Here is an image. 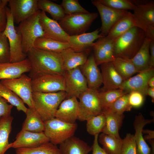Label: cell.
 I'll use <instances>...</instances> for the list:
<instances>
[{
  "mask_svg": "<svg viewBox=\"0 0 154 154\" xmlns=\"http://www.w3.org/2000/svg\"><path fill=\"white\" fill-rule=\"evenodd\" d=\"M27 55L31 66L28 76L31 78L39 74L63 76L65 71L60 53L33 48Z\"/></svg>",
  "mask_w": 154,
  "mask_h": 154,
  "instance_id": "cell-1",
  "label": "cell"
},
{
  "mask_svg": "<svg viewBox=\"0 0 154 154\" xmlns=\"http://www.w3.org/2000/svg\"><path fill=\"white\" fill-rule=\"evenodd\" d=\"M146 37L145 32L141 28L137 27L131 28L115 40V58L131 59L139 50Z\"/></svg>",
  "mask_w": 154,
  "mask_h": 154,
  "instance_id": "cell-2",
  "label": "cell"
},
{
  "mask_svg": "<svg viewBox=\"0 0 154 154\" xmlns=\"http://www.w3.org/2000/svg\"><path fill=\"white\" fill-rule=\"evenodd\" d=\"M66 96L64 91L50 93L33 92L34 109L44 121L50 120L55 117L60 104Z\"/></svg>",
  "mask_w": 154,
  "mask_h": 154,
  "instance_id": "cell-3",
  "label": "cell"
},
{
  "mask_svg": "<svg viewBox=\"0 0 154 154\" xmlns=\"http://www.w3.org/2000/svg\"><path fill=\"white\" fill-rule=\"evenodd\" d=\"M39 10L21 22L15 28L21 35L22 50L26 54L33 48L37 38L44 37V33L40 21Z\"/></svg>",
  "mask_w": 154,
  "mask_h": 154,
  "instance_id": "cell-4",
  "label": "cell"
},
{
  "mask_svg": "<svg viewBox=\"0 0 154 154\" xmlns=\"http://www.w3.org/2000/svg\"><path fill=\"white\" fill-rule=\"evenodd\" d=\"M98 15L90 12L65 15L58 23L69 36L77 35L85 33Z\"/></svg>",
  "mask_w": 154,
  "mask_h": 154,
  "instance_id": "cell-5",
  "label": "cell"
},
{
  "mask_svg": "<svg viewBox=\"0 0 154 154\" xmlns=\"http://www.w3.org/2000/svg\"><path fill=\"white\" fill-rule=\"evenodd\" d=\"M44 133L49 141L56 145L74 136L77 128L76 123H68L55 117L44 121Z\"/></svg>",
  "mask_w": 154,
  "mask_h": 154,
  "instance_id": "cell-6",
  "label": "cell"
},
{
  "mask_svg": "<svg viewBox=\"0 0 154 154\" xmlns=\"http://www.w3.org/2000/svg\"><path fill=\"white\" fill-rule=\"evenodd\" d=\"M78 98L79 100L78 120L87 121L92 117L102 113L98 90L88 88Z\"/></svg>",
  "mask_w": 154,
  "mask_h": 154,
  "instance_id": "cell-7",
  "label": "cell"
},
{
  "mask_svg": "<svg viewBox=\"0 0 154 154\" xmlns=\"http://www.w3.org/2000/svg\"><path fill=\"white\" fill-rule=\"evenodd\" d=\"M6 9L7 22L3 32L9 43L11 55L10 62H20L27 58V54L23 51L21 36L16 29L9 9L7 7Z\"/></svg>",
  "mask_w": 154,
  "mask_h": 154,
  "instance_id": "cell-8",
  "label": "cell"
},
{
  "mask_svg": "<svg viewBox=\"0 0 154 154\" xmlns=\"http://www.w3.org/2000/svg\"><path fill=\"white\" fill-rule=\"evenodd\" d=\"M33 92L50 93L65 91L66 86L63 76L39 74L32 78Z\"/></svg>",
  "mask_w": 154,
  "mask_h": 154,
  "instance_id": "cell-9",
  "label": "cell"
},
{
  "mask_svg": "<svg viewBox=\"0 0 154 154\" xmlns=\"http://www.w3.org/2000/svg\"><path fill=\"white\" fill-rule=\"evenodd\" d=\"M31 80V78L23 74L18 78L2 80L0 82L15 93L29 108L34 109Z\"/></svg>",
  "mask_w": 154,
  "mask_h": 154,
  "instance_id": "cell-10",
  "label": "cell"
},
{
  "mask_svg": "<svg viewBox=\"0 0 154 154\" xmlns=\"http://www.w3.org/2000/svg\"><path fill=\"white\" fill-rule=\"evenodd\" d=\"M133 13L142 25L146 37L154 40V1H150L138 3Z\"/></svg>",
  "mask_w": 154,
  "mask_h": 154,
  "instance_id": "cell-11",
  "label": "cell"
},
{
  "mask_svg": "<svg viewBox=\"0 0 154 154\" xmlns=\"http://www.w3.org/2000/svg\"><path fill=\"white\" fill-rule=\"evenodd\" d=\"M66 86L65 99L72 97L78 98L88 88L86 80L79 67L65 71L63 75Z\"/></svg>",
  "mask_w": 154,
  "mask_h": 154,
  "instance_id": "cell-12",
  "label": "cell"
},
{
  "mask_svg": "<svg viewBox=\"0 0 154 154\" xmlns=\"http://www.w3.org/2000/svg\"><path fill=\"white\" fill-rule=\"evenodd\" d=\"M92 4L97 9L101 20L100 35L106 36L115 23L128 11L114 9L101 3L99 0H92Z\"/></svg>",
  "mask_w": 154,
  "mask_h": 154,
  "instance_id": "cell-13",
  "label": "cell"
},
{
  "mask_svg": "<svg viewBox=\"0 0 154 154\" xmlns=\"http://www.w3.org/2000/svg\"><path fill=\"white\" fill-rule=\"evenodd\" d=\"M38 0H8V4L14 23L19 24L39 10Z\"/></svg>",
  "mask_w": 154,
  "mask_h": 154,
  "instance_id": "cell-14",
  "label": "cell"
},
{
  "mask_svg": "<svg viewBox=\"0 0 154 154\" xmlns=\"http://www.w3.org/2000/svg\"><path fill=\"white\" fill-rule=\"evenodd\" d=\"M154 68H149L139 72L137 75L124 81L119 89L128 93L132 91H137L144 96L147 95L149 87L148 81L154 76Z\"/></svg>",
  "mask_w": 154,
  "mask_h": 154,
  "instance_id": "cell-15",
  "label": "cell"
},
{
  "mask_svg": "<svg viewBox=\"0 0 154 154\" xmlns=\"http://www.w3.org/2000/svg\"><path fill=\"white\" fill-rule=\"evenodd\" d=\"M114 40L107 36L102 37L94 42L92 48L94 59L98 66L114 59Z\"/></svg>",
  "mask_w": 154,
  "mask_h": 154,
  "instance_id": "cell-16",
  "label": "cell"
},
{
  "mask_svg": "<svg viewBox=\"0 0 154 154\" xmlns=\"http://www.w3.org/2000/svg\"><path fill=\"white\" fill-rule=\"evenodd\" d=\"M49 141L44 132L34 133L21 129L17 135L15 140L10 143L9 148H32Z\"/></svg>",
  "mask_w": 154,
  "mask_h": 154,
  "instance_id": "cell-17",
  "label": "cell"
},
{
  "mask_svg": "<svg viewBox=\"0 0 154 154\" xmlns=\"http://www.w3.org/2000/svg\"><path fill=\"white\" fill-rule=\"evenodd\" d=\"M39 20L44 33V37L64 42H68L69 35L57 21L48 17L44 12L39 10Z\"/></svg>",
  "mask_w": 154,
  "mask_h": 154,
  "instance_id": "cell-18",
  "label": "cell"
},
{
  "mask_svg": "<svg viewBox=\"0 0 154 154\" xmlns=\"http://www.w3.org/2000/svg\"><path fill=\"white\" fill-rule=\"evenodd\" d=\"M98 66L92 54L88 57L84 64L79 66L89 88L98 90L102 84L101 73Z\"/></svg>",
  "mask_w": 154,
  "mask_h": 154,
  "instance_id": "cell-19",
  "label": "cell"
},
{
  "mask_svg": "<svg viewBox=\"0 0 154 154\" xmlns=\"http://www.w3.org/2000/svg\"><path fill=\"white\" fill-rule=\"evenodd\" d=\"M100 29L90 33L69 36L68 43L70 48L76 52H81L91 50L94 41L103 36L100 34Z\"/></svg>",
  "mask_w": 154,
  "mask_h": 154,
  "instance_id": "cell-20",
  "label": "cell"
},
{
  "mask_svg": "<svg viewBox=\"0 0 154 154\" xmlns=\"http://www.w3.org/2000/svg\"><path fill=\"white\" fill-rule=\"evenodd\" d=\"M77 99L72 97L62 101L57 110L55 117L65 122L76 123L79 113V102Z\"/></svg>",
  "mask_w": 154,
  "mask_h": 154,
  "instance_id": "cell-21",
  "label": "cell"
},
{
  "mask_svg": "<svg viewBox=\"0 0 154 154\" xmlns=\"http://www.w3.org/2000/svg\"><path fill=\"white\" fill-rule=\"evenodd\" d=\"M100 65L103 86L101 91L119 89L123 80L115 68L112 62Z\"/></svg>",
  "mask_w": 154,
  "mask_h": 154,
  "instance_id": "cell-22",
  "label": "cell"
},
{
  "mask_svg": "<svg viewBox=\"0 0 154 154\" xmlns=\"http://www.w3.org/2000/svg\"><path fill=\"white\" fill-rule=\"evenodd\" d=\"M31 68L30 62L27 58L18 62L0 63V80L18 78Z\"/></svg>",
  "mask_w": 154,
  "mask_h": 154,
  "instance_id": "cell-23",
  "label": "cell"
},
{
  "mask_svg": "<svg viewBox=\"0 0 154 154\" xmlns=\"http://www.w3.org/2000/svg\"><path fill=\"white\" fill-rule=\"evenodd\" d=\"M134 27H138L143 30L142 25L133 13L128 11L113 25L106 36L115 40Z\"/></svg>",
  "mask_w": 154,
  "mask_h": 154,
  "instance_id": "cell-24",
  "label": "cell"
},
{
  "mask_svg": "<svg viewBox=\"0 0 154 154\" xmlns=\"http://www.w3.org/2000/svg\"><path fill=\"white\" fill-rule=\"evenodd\" d=\"M153 120V119H145L141 113L135 116L133 124L135 131L134 135L136 146L137 154H153L151 148L144 139L142 130L146 124L151 123Z\"/></svg>",
  "mask_w": 154,
  "mask_h": 154,
  "instance_id": "cell-25",
  "label": "cell"
},
{
  "mask_svg": "<svg viewBox=\"0 0 154 154\" xmlns=\"http://www.w3.org/2000/svg\"><path fill=\"white\" fill-rule=\"evenodd\" d=\"M90 51L77 52L70 48L64 50L60 54L65 71L73 69L84 64Z\"/></svg>",
  "mask_w": 154,
  "mask_h": 154,
  "instance_id": "cell-26",
  "label": "cell"
},
{
  "mask_svg": "<svg viewBox=\"0 0 154 154\" xmlns=\"http://www.w3.org/2000/svg\"><path fill=\"white\" fill-rule=\"evenodd\" d=\"M60 154H88L92 147L78 137L74 136L60 144Z\"/></svg>",
  "mask_w": 154,
  "mask_h": 154,
  "instance_id": "cell-27",
  "label": "cell"
},
{
  "mask_svg": "<svg viewBox=\"0 0 154 154\" xmlns=\"http://www.w3.org/2000/svg\"><path fill=\"white\" fill-rule=\"evenodd\" d=\"M102 113L106 119V125L103 133L121 139L119 130L123 123V114H119L108 110H103Z\"/></svg>",
  "mask_w": 154,
  "mask_h": 154,
  "instance_id": "cell-28",
  "label": "cell"
},
{
  "mask_svg": "<svg viewBox=\"0 0 154 154\" xmlns=\"http://www.w3.org/2000/svg\"><path fill=\"white\" fill-rule=\"evenodd\" d=\"M151 40L146 37L136 54L131 59H129L139 72L149 68V46Z\"/></svg>",
  "mask_w": 154,
  "mask_h": 154,
  "instance_id": "cell-29",
  "label": "cell"
},
{
  "mask_svg": "<svg viewBox=\"0 0 154 154\" xmlns=\"http://www.w3.org/2000/svg\"><path fill=\"white\" fill-rule=\"evenodd\" d=\"M25 114L21 129L34 133L44 132V121L34 109L28 108Z\"/></svg>",
  "mask_w": 154,
  "mask_h": 154,
  "instance_id": "cell-30",
  "label": "cell"
},
{
  "mask_svg": "<svg viewBox=\"0 0 154 154\" xmlns=\"http://www.w3.org/2000/svg\"><path fill=\"white\" fill-rule=\"evenodd\" d=\"M33 48L60 53L64 50L70 48V46L68 42H60L49 38L42 37L36 40Z\"/></svg>",
  "mask_w": 154,
  "mask_h": 154,
  "instance_id": "cell-31",
  "label": "cell"
},
{
  "mask_svg": "<svg viewBox=\"0 0 154 154\" xmlns=\"http://www.w3.org/2000/svg\"><path fill=\"white\" fill-rule=\"evenodd\" d=\"M13 118L11 115L0 118V154H5L9 149V137Z\"/></svg>",
  "mask_w": 154,
  "mask_h": 154,
  "instance_id": "cell-32",
  "label": "cell"
},
{
  "mask_svg": "<svg viewBox=\"0 0 154 154\" xmlns=\"http://www.w3.org/2000/svg\"><path fill=\"white\" fill-rule=\"evenodd\" d=\"M114 66L123 81L139 72L129 59L121 57H116L112 61Z\"/></svg>",
  "mask_w": 154,
  "mask_h": 154,
  "instance_id": "cell-33",
  "label": "cell"
},
{
  "mask_svg": "<svg viewBox=\"0 0 154 154\" xmlns=\"http://www.w3.org/2000/svg\"><path fill=\"white\" fill-rule=\"evenodd\" d=\"M98 140L103 149L108 154H119L122 144V139L110 135L101 133L98 136Z\"/></svg>",
  "mask_w": 154,
  "mask_h": 154,
  "instance_id": "cell-34",
  "label": "cell"
},
{
  "mask_svg": "<svg viewBox=\"0 0 154 154\" xmlns=\"http://www.w3.org/2000/svg\"><path fill=\"white\" fill-rule=\"evenodd\" d=\"M15 152L16 154H60L57 145L50 141L33 147L17 148Z\"/></svg>",
  "mask_w": 154,
  "mask_h": 154,
  "instance_id": "cell-35",
  "label": "cell"
},
{
  "mask_svg": "<svg viewBox=\"0 0 154 154\" xmlns=\"http://www.w3.org/2000/svg\"><path fill=\"white\" fill-rule=\"evenodd\" d=\"M37 5L39 10L48 13L55 20L59 21L66 15L60 5L51 1L38 0Z\"/></svg>",
  "mask_w": 154,
  "mask_h": 154,
  "instance_id": "cell-36",
  "label": "cell"
},
{
  "mask_svg": "<svg viewBox=\"0 0 154 154\" xmlns=\"http://www.w3.org/2000/svg\"><path fill=\"white\" fill-rule=\"evenodd\" d=\"M0 96L10 104L15 106L18 111L25 114L27 110L23 100L15 93L0 82Z\"/></svg>",
  "mask_w": 154,
  "mask_h": 154,
  "instance_id": "cell-37",
  "label": "cell"
},
{
  "mask_svg": "<svg viewBox=\"0 0 154 154\" xmlns=\"http://www.w3.org/2000/svg\"><path fill=\"white\" fill-rule=\"evenodd\" d=\"M127 93H128L120 89L99 91L102 111L108 109L118 98Z\"/></svg>",
  "mask_w": 154,
  "mask_h": 154,
  "instance_id": "cell-38",
  "label": "cell"
},
{
  "mask_svg": "<svg viewBox=\"0 0 154 154\" xmlns=\"http://www.w3.org/2000/svg\"><path fill=\"white\" fill-rule=\"evenodd\" d=\"M86 121V130L91 135H94L102 132L105 126L106 118L102 113L92 117Z\"/></svg>",
  "mask_w": 154,
  "mask_h": 154,
  "instance_id": "cell-39",
  "label": "cell"
},
{
  "mask_svg": "<svg viewBox=\"0 0 154 154\" xmlns=\"http://www.w3.org/2000/svg\"><path fill=\"white\" fill-rule=\"evenodd\" d=\"M128 93L119 97L108 109L106 110L119 114H123L124 112L130 111L132 107L129 103Z\"/></svg>",
  "mask_w": 154,
  "mask_h": 154,
  "instance_id": "cell-40",
  "label": "cell"
},
{
  "mask_svg": "<svg viewBox=\"0 0 154 154\" xmlns=\"http://www.w3.org/2000/svg\"><path fill=\"white\" fill-rule=\"evenodd\" d=\"M103 5L117 10H133L136 7L132 1L129 0H99Z\"/></svg>",
  "mask_w": 154,
  "mask_h": 154,
  "instance_id": "cell-41",
  "label": "cell"
},
{
  "mask_svg": "<svg viewBox=\"0 0 154 154\" xmlns=\"http://www.w3.org/2000/svg\"><path fill=\"white\" fill-rule=\"evenodd\" d=\"M60 5L66 15L89 12L80 4L77 0H63Z\"/></svg>",
  "mask_w": 154,
  "mask_h": 154,
  "instance_id": "cell-42",
  "label": "cell"
},
{
  "mask_svg": "<svg viewBox=\"0 0 154 154\" xmlns=\"http://www.w3.org/2000/svg\"><path fill=\"white\" fill-rule=\"evenodd\" d=\"M10 57L9 42L3 31L0 33V63L10 62Z\"/></svg>",
  "mask_w": 154,
  "mask_h": 154,
  "instance_id": "cell-43",
  "label": "cell"
},
{
  "mask_svg": "<svg viewBox=\"0 0 154 154\" xmlns=\"http://www.w3.org/2000/svg\"><path fill=\"white\" fill-rule=\"evenodd\" d=\"M119 154H137L136 146L133 135L127 133L122 139Z\"/></svg>",
  "mask_w": 154,
  "mask_h": 154,
  "instance_id": "cell-44",
  "label": "cell"
},
{
  "mask_svg": "<svg viewBox=\"0 0 154 154\" xmlns=\"http://www.w3.org/2000/svg\"><path fill=\"white\" fill-rule=\"evenodd\" d=\"M145 96L139 92L131 91L128 93L129 103L132 107L139 108L143 104Z\"/></svg>",
  "mask_w": 154,
  "mask_h": 154,
  "instance_id": "cell-45",
  "label": "cell"
},
{
  "mask_svg": "<svg viewBox=\"0 0 154 154\" xmlns=\"http://www.w3.org/2000/svg\"><path fill=\"white\" fill-rule=\"evenodd\" d=\"M8 0H0V33L3 32L6 27L7 17L6 7Z\"/></svg>",
  "mask_w": 154,
  "mask_h": 154,
  "instance_id": "cell-46",
  "label": "cell"
},
{
  "mask_svg": "<svg viewBox=\"0 0 154 154\" xmlns=\"http://www.w3.org/2000/svg\"><path fill=\"white\" fill-rule=\"evenodd\" d=\"M7 101L0 96V118L3 117L11 115L13 106L8 104Z\"/></svg>",
  "mask_w": 154,
  "mask_h": 154,
  "instance_id": "cell-47",
  "label": "cell"
},
{
  "mask_svg": "<svg viewBox=\"0 0 154 154\" xmlns=\"http://www.w3.org/2000/svg\"><path fill=\"white\" fill-rule=\"evenodd\" d=\"M98 135L99 134L94 135L93 143L92 147V154H108L99 145L98 143Z\"/></svg>",
  "mask_w": 154,
  "mask_h": 154,
  "instance_id": "cell-48",
  "label": "cell"
},
{
  "mask_svg": "<svg viewBox=\"0 0 154 154\" xmlns=\"http://www.w3.org/2000/svg\"><path fill=\"white\" fill-rule=\"evenodd\" d=\"M149 68H154V40H151L149 46Z\"/></svg>",
  "mask_w": 154,
  "mask_h": 154,
  "instance_id": "cell-49",
  "label": "cell"
},
{
  "mask_svg": "<svg viewBox=\"0 0 154 154\" xmlns=\"http://www.w3.org/2000/svg\"><path fill=\"white\" fill-rule=\"evenodd\" d=\"M142 132V133H144L147 134V135H145L144 137L145 140H146L149 141L154 139V132L153 131L148 129H143Z\"/></svg>",
  "mask_w": 154,
  "mask_h": 154,
  "instance_id": "cell-50",
  "label": "cell"
},
{
  "mask_svg": "<svg viewBox=\"0 0 154 154\" xmlns=\"http://www.w3.org/2000/svg\"><path fill=\"white\" fill-rule=\"evenodd\" d=\"M147 95L149 96L151 98L152 102H154V88L149 87L147 92Z\"/></svg>",
  "mask_w": 154,
  "mask_h": 154,
  "instance_id": "cell-51",
  "label": "cell"
},
{
  "mask_svg": "<svg viewBox=\"0 0 154 154\" xmlns=\"http://www.w3.org/2000/svg\"><path fill=\"white\" fill-rule=\"evenodd\" d=\"M148 84L149 87L154 88V76L149 80Z\"/></svg>",
  "mask_w": 154,
  "mask_h": 154,
  "instance_id": "cell-52",
  "label": "cell"
},
{
  "mask_svg": "<svg viewBox=\"0 0 154 154\" xmlns=\"http://www.w3.org/2000/svg\"></svg>",
  "mask_w": 154,
  "mask_h": 154,
  "instance_id": "cell-53",
  "label": "cell"
}]
</instances>
